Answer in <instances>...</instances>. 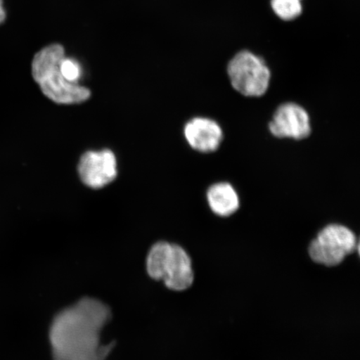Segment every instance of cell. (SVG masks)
Instances as JSON below:
<instances>
[{
    "label": "cell",
    "mask_w": 360,
    "mask_h": 360,
    "mask_svg": "<svg viewBox=\"0 0 360 360\" xmlns=\"http://www.w3.org/2000/svg\"><path fill=\"white\" fill-rule=\"evenodd\" d=\"M111 319L109 306L91 297L62 309L49 331L53 360H106L115 342L102 344L101 333Z\"/></svg>",
    "instance_id": "1"
},
{
    "label": "cell",
    "mask_w": 360,
    "mask_h": 360,
    "mask_svg": "<svg viewBox=\"0 0 360 360\" xmlns=\"http://www.w3.org/2000/svg\"><path fill=\"white\" fill-rule=\"evenodd\" d=\"M60 44H52L36 53L32 62V75L43 94L60 105H73L89 100L91 93L87 88L70 83L63 76L60 64L65 57Z\"/></svg>",
    "instance_id": "2"
},
{
    "label": "cell",
    "mask_w": 360,
    "mask_h": 360,
    "mask_svg": "<svg viewBox=\"0 0 360 360\" xmlns=\"http://www.w3.org/2000/svg\"><path fill=\"white\" fill-rule=\"evenodd\" d=\"M146 269L153 280L163 281L171 290H186L195 278L190 255L182 247L165 241L152 246L148 252Z\"/></svg>",
    "instance_id": "3"
},
{
    "label": "cell",
    "mask_w": 360,
    "mask_h": 360,
    "mask_svg": "<svg viewBox=\"0 0 360 360\" xmlns=\"http://www.w3.org/2000/svg\"><path fill=\"white\" fill-rule=\"evenodd\" d=\"M228 75L232 87L246 97L264 96L269 87L271 72L263 58L244 51L229 61Z\"/></svg>",
    "instance_id": "4"
},
{
    "label": "cell",
    "mask_w": 360,
    "mask_h": 360,
    "mask_svg": "<svg viewBox=\"0 0 360 360\" xmlns=\"http://www.w3.org/2000/svg\"><path fill=\"white\" fill-rule=\"evenodd\" d=\"M357 248L354 232L340 224H330L323 228L309 248L314 262L334 267L339 265Z\"/></svg>",
    "instance_id": "5"
},
{
    "label": "cell",
    "mask_w": 360,
    "mask_h": 360,
    "mask_svg": "<svg viewBox=\"0 0 360 360\" xmlns=\"http://www.w3.org/2000/svg\"><path fill=\"white\" fill-rule=\"evenodd\" d=\"M269 129L273 136L278 139L301 141L311 134L309 112L298 103H283L274 112Z\"/></svg>",
    "instance_id": "6"
},
{
    "label": "cell",
    "mask_w": 360,
    "mask_h": 360,
    "mask_svg": "<svg viewBox=\"0 0 360 360\" xmlns=\"http://www.w3.org/2000/svg\"><path fill=\"white\" fill-rule=\"evenodd\" d=\"M78 171L85 186L92 188L105 187L117 176L115 155L110 150L86 152L81 157Z\"/></svg>",
    "instance_id": "7"
},
{
    "label": "cell",
    "mask_w": 360,
    "mask_h": 360,
    "mask_svg": "<svg viewBox=\"0 0 360 360\" xmlns=\"http://www.w3.org/2000/svg\"><path fill=\"white\" fill-rule=\"evenodd\" d=\"M184 134L188 145L202 154L217 150L224 138L221 126L205 117H196L188 121L184 126Z\"/></svg>",
    "instance_id": "8"
},
{
    "label": "cell",
    "mask_w": 360,
    "mask_h": 360,
    "mask_svg": "<svg viewBox=\"0 0 360 360\" xmlns=\"http://www.w3.org/2000/svg\"><path fill=\"white\" fill-rule=\"evenodd\" d=\"M207 200L210 210L220 217H228L240 209V196L235 187L227 182L212 184L207 191Z\"/></svg>",
    "instance_id": "9"
},
{
    "label": "cell",
    "mask_w": 360,
    "mask_h": 360,
    "mask_svg": "<svg viewBox=\"0 0 360 360\" xmlns=\"http://www.w3.org/2000/svg\"><path fill=\"white\" fill-rule=\"evenodd\" d=\"M271 6L274 13L285 20L295 19L302 12L300 0H272Z\"/></svg>",
    "instance_id": "10"
},
{
    "label": "cell",
    "mask_w": 360,
    "mask_h": 360,
    "mask_svg": "<svg viewBox=\"0 0 360 360\" xmlns=\"http://www.w3.org/2000/svg\"><path fill=\"white\" fill-rule=\"evenodd\" d=\"M60 70L65 79L70 83L78 84V81L82 75V69H81L79 62L71 58H63Z\"/></svg>",
    "instance_id": "11"
},
{
    "label": "cell",
    "mask_w": 360,
    "mask_h": 360,
    "mask_svg": "<svg viewBox=\"0 0 360 360\" xmlns=\"http://www.w3.org/2000/svg\"><path fill=\"white\" fill-rule=\"evenodd\" d=\"M6 13L4 8L3 0H0V25H1L2 22L4 20H6Z\"/></svg>",
    "instance_id": "12"
}]
</instances>
